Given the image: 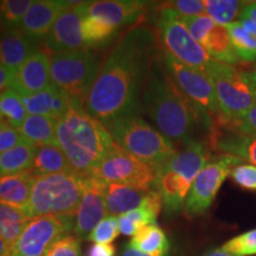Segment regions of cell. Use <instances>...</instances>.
Instances as JSON below:
<instances>
[{
	"mask_svg": "<svg viewBox=\"0 0 256 256\" xmlns=\"http://www.w3.org/2000/svg\"><path fill=\"white\" fill-rule=\"evenodd\" d=\"M56 142L72 171L82 177L92 174L115 144L107 127L90 116L83 104L74 98L68 113L57 120Z\"/></svg>",
	"mask_w": 256,
	"mask_h": 256,
	"instance_id": "3957f363",
	"label": "cell"
},
{
	"mask_svg": "<svg viewBox=\"0 0 256 256\" xmlns=\"http://www.w3.org/2000/svg\"><path fill=\"white\" fill-rule=\"evenodd\" d=\"M0 256H11V247L2 238H0Z\"/></svg>",
	"mask_w": 256,
	"mask_h": 256,
	"instance_id": "681fc988",
	"label": "cell"
},
{
	"mask_svg": "<svg viewBox=\"0 0 256 256\" xmlns=\"http://www.w3.org/2000/svg\"><path fill=\"white\" fill-rule=\"evenodd\" d=\"M241 162H243L241 159L229 154L211 158L191 185L184 206L185 215L188 217L204 215L212 206L224 180L230 177L232 168Z\"/></svg>",
	"mask_w": 256,
	"mask_h": 256,
	"instance_id": "30bf717a",
	"label": "cell"
},
{
	"mask_svg": "<svg viewBox=\"0 0 256 256\" xmlns=\"http://www.w3.org/2000/svg\"><path fill=\"white\" fill-rule=\"evenodd\" d=\"M120 256H148V255L142 254V252L136 250V249H134L130 243H127V244L124 246V248L122 249V252H121Z\"/></svg>",
	"mask_w": 256,
	"mask_h": 256,
	"instance_id": "bcb514c9",
	"label": "cell"
},
{
	"mask_svg": "<svg viewBox=\"0 0 256 256\" xmlns=\"http://www.w3.org/2000/svg\"><path fill=\"white\" fill-rule=\"evenodd\" d=\"M230 177L240 188L256 191V165L241 162L232 168Z\"/></svg>",
	"mask_w": 256,
	"mask_h": 256,
	"instance_id": "ab89813d",
	"label": "cell"
},
{
	"mask_svg": "<svg viewBox=\"0 0 256 256\" xmlns=\"http://www.w3.org/2000/svg\"><path fill=\"white\" fill-rule=\"evenodd\" d=\"M31 0H4L0 2V22L8 30L19 26L32 5Z\"/></svg>",
	"mask_w": 256,
	"mask_h": 256,
	"instance_id": "e575fe53",
	"label": "cell"
},
{
	"mask_svg": "<svg viewBox=\"0 0 256 256\" xmlns=\"http://www.w3.org/2000/svg\"><path fill=\"white\" fill-rule=\"evenodd\" d=\"M147 115L171 142H185L194 138L197 128L206 130L209 136L215 121L200 110L178 88L166 69L162 54L153 58L142 98Z\"/></svg>",
	"mask_w": 256,
	"mask_h": 256,
	"instance_id": "7a4b0ae2",
	"label": "cell"
},
{
	"mask_svg": "<svg viewBox=\"0 0 256 256\" xmlns=\"http://www.w3.org/2000/svg\"><path fill=\"white\" fill-rule=\"evenodd\" d=\"M34 145L23 140L14 148L0 154V177L28 171L34 162Z\"/></svg>",
	"mask_w": 256,
	"mask_h": 256,
	"instance_id": "f546056e",
	"label": "cell"
},
{
	"mask_svg": "<svg viewBox=\"0 0 256 256\" xmlns=\"http://www.w3.org/2000/svg\"><path fill=\"white\" fill-rule=\"evenodd\" d=\"M90 176L107 184L134 185L146 190L154 188L156 183L154 168L130 154L116 144L96 165Z\"/></svg>",
	"mask_w": 256,
	"mask_h": 256,
	"instance_id": "8fae6325",
	"label": "cell"
},
{
	"mask_svg": "<svg viewBox=\"0 0 256 256\" xmlns=\"http://www.w3.org/2000/svg\"><path fill=\"white\" fill-rule=\"evenodd\" d=\"M28 115H43L58 120L68 113L72 98L66 92L52 84L34 94L20 95Z\"/></svg>",
	"mask_w": 256,
	"mask_h": 256,
	"instance_id": "44dd1931",
	"label": "cell"
},
{
	"mask_svg": "<svg viewBox=\"0 0 256 256\" xmlns=\"http://www.w3.org/2000/svg\"><path fill=\"white\" fill-rule=\"evenodd\" d=\"M100 70L98 57L87 49L56 52L50 56L51 81L83 106Z\"/></svg>",
	"mask_w": 256,
	"mask_h": 256,
	"instance_id": "ba28073f",
	"label": "cell"
},
{
	"mask_svg": "<svg viewBox=\"0 0 256 256\" xmlns=\"http://www.w3.org/2000/svg\"><path fill=\"white\" fill-rule=\"evenodd\" d=\"M226 28L232 37L234 50L238 54L240 60L256 62V38L248 34L238 20L226 25Z\"/></svg>",
	"mask_w": 256,
	"mask_h": 256,
	"instance_id": "d6a6232c",
	"label": "cell"
},
{
	"mask_svg": "<svg viewBox=\"0 0 256 256\" xmlns=\"http://www.w3.org/2000/svg\"><path fill=\"white\" fill-rule=\"evenodd\" d=\"M116 249L113 244H104V243H94L89 247L87 256H115Z\"/></svg>",
	"mask_w": 256,
	"mask_h": 256,
	"instance_id": "ee69618b",
	"label": "cell"
},
{
	"mask_svg": "<svg viewBox=\"0 0 256 256\" xmlns=\"http://www.w3.org/2000/svg\"><path fill=\"white\" fill-rule=\"evenodd\" d=\"M215 126L243 134V136L256 138V104L252 106L247 113L236 121H232V122L229 124H215Z\"/></svg>",
	"mask_w": 256,
	"mask_h": 256,
	"instance_id": "f35d334b",
	"label": "cell"
},
{
	"mask_svg": "<svg viewBox=\"0 0 256 256\" xmlns=\"http://www.w3.org/2000/svg\"><path fill=\"white\" fill-rule=\"evenodd\" d=\"M30 220L24 209L0 200V238L10 247L17 241Z\"/></svg>",
	"mask_w": 256,
	"mask_h": 256,
	"instance_id": "f1b7e54d",
	"label": "cell"
},
{
	"mask_svg": "<svg viewBox=\"0 0 256 256\" xmlns=\"http://www.w3.org/2000/svg\"><path fill=\"white\" fill-rule=\"evenodd\" d=\"M106 127L116 145L151 166L154 171L162 168L177 151L171 140L139 115L118 118Z\"/></svg>",
	"mask_w": 256,
	"mask_h": 256,
	"instance_id": "5b68a950",
	"label": "cell"
},
{
	"mask_svg": "<svg viewBox=\"0 0 256 256\" xmlns=\"http://www.w3.org/2000/svg\"><path fill=\"white\" fill-rule=\"evenodd\" d=\"M83 18L76 5L60 12L44 40L48 49L52 54L87 49L82 34Z\"/></svg>",
	"mask_w": 256,
	"mask_h": 256,
	"instance_id": "e0dca14e",
	"label": "cell"
},
{
	"mask_svg": "<svg viewBox=\"0 0 256 256\" xmlns=\"http://www.w3.org/2000/svg\"><path fill=\"white\" fill-rule=\"evenodd\" d=\"M162 208V197L156 188H152L142 206L118 217L119 232L124 236H134L144 226L156 224Z\"/></svg>",
	"mask_w": 256,
	"mask_h": 256,
	"instance_id": "603a6c76",
	"label": "cell"
},
{
	"mask_svg": "<svg viewBox=\"0 0 256 256\" xmlns=\"http://www.w3.org/2000/svg\"><path fill=\"white\" fill-rule=\"evenodd\" d=\"M57 120L43 115H28L19 127V133L24 140L38 145H57L56 142Z\"/></svg>",
	"mask_w": 256,
	"mask_h": 256,
	"instance_id": "4316f807",
	"label": "cell"
},
{
	"mask_svg": "<svg viewBox=\"0 0 256 256\" xmlns=\"http://www.w3.org/2000/svg\"><path fill=\"white\" fill-rule=\"evenodd\" d=\"M166 5L174 8L183 19L206 14L204 0H176V2H168Z\"/></svg>",
	"mask_w": 256,
	"mask_h": 256,
	"instance_id": "60d3db41",
	"label": "cell"
},
{
	"mask_svg": "<svg viewBox=\"0 0 256 256\" xmlns=\"http://www.w3.org/2000/svg\"><path fill=\"white\" fill-rule=\"evenodd\" d=\"M156 51L151 28L138 26L124 34L89 92L84 102L87 113L104 126L118 118L139 115L144 84Z\"/></svg>",
	"mask_w": 256,
	"mask_h": 256,
	"instance_id": "6da1fadb",
	"label": "cell"
},
{
	"mask_svg": "<svg viewBox=\"0 0 256 256\" xmlns=\"http://www.w3.org/2000/svg\"><path fill=\"white\" fill-rule=\"evenodd\" d=\"M146 2L139 0H100V2H81L76 8L83 17H95L112 26L134 24L140 22L145 14Z\"/></svg>",
	"mask_w": 256,
	"mask_h": 256,
	"instance_id": "2e32d148",
	"label": "cell"
},
{
	"mask_svg": "<svg viewBox=\"0 0 256 256\" xmlns=\"http://www.w3.org/2000/svg\"><path fill=\"white\" fill-rule=\"evenodd\" d=\"M183 22L194 40L200 44L211 60L232 66L241 62L234 50L228 28L215 23L206 14L185 18Z\"/></svg>",
	"mask_w": 256,
	"mask_h": 256,
	"instance_id": "5bb4252c",
	"label": "cell"
},
{
	"mask_svg": "<svg viewBox=\"0 0 256 256\" xmlns=\"http://www.w3.org/2000/svg\"><path fill=\"white\" fill-rule=\"evenodd\" d=\"M211 150L256 165V138L214 126L206 140Z\"/></svg>",
	"mask_w": 256,
	"mask_h": 256,
	"instance_id": "ffe728a7",
	"label": "cell"
},
{
	"mask_svg": "<svg viewBox=\"0 0 256 256\" xmlns=\"http://www.w3.org/2000/svg\"><path fill=\"white\" fill-rule=\"evenodd\" d=\"M128 243L145 255L168 256L170 241L164 230L156 223L144 226Z\"/></svg>",
	"mask_w": 256,
	"mask_h": 256,
	"instance_id": "83f0119b",
	"label": "cell"
},
{
	"mask_svg": "<svg viewBox=\"0 0 256 256\" xmlns=\"http://www.w3.org/2000/svg\"><path fill=\"white\" fill-rule=\"evenodd\" d=\"M34 42L20 28L5 31L0 36V64L14 75L25 60L37 51Z\"/></svg>",
	"mask_w": 256,
	"mask_h": 256,
	"instance_id": "7402d4cb",
	"label": "cell"
},
{
	"mask_svg": "<svg viewBox=\"0 0 256 256\" xmlns=\"http://www.w3.org/2000/svg\"><path fill=\"white\" fill-rule=\"evenodd\" d=\"M44 256H81V243L75 235H64L56 240Z\"/></svg>",
	"mask_w": 256,
	"mask_h": 256,
	"instance_id": "74e56055",
	"label": "cell"
},
{
	"mask_svg": "<svg viewBox=\"0 0 256 256\" xmlns=\"http://www.w3.org/2000/svg\"><path fill=\"white\" fill-rule=\"evenodd\" d=\"M52 84L50 76V57L43 51L37 50L12 75L10 88L19 95H25L42 92Z\"/></svg>",
	"mask_w": 256,
	"mask_h": 256,
	"instance_id": "ac0fdd59",
	"label": "cell"
},
{
	"mask_svg": "<svg viewBox=\"0 0 256 256\" xmlns=\"http://www.w3.org/2000/svg\"><path fill=\"white\" fill-rule=\"evenodd\" d=\"M156 28L166 52L178 62L206 72L212 60L200 44L194 40L180 16L168 5L160 8Z\"/></svg>",
	"mask_w": 256,
	"mask_h": 256,
	"instance_id": "9c48e42d",
	"label": "cell"
},
{
	"mask_svg": "<svg viewBox=\"0 0 256 256\" xmlns=\"http://www.w3.org/2000/svg\"><path fill=\"white\" fill-rule=\"evenodd\" d=\"M238 22L248 34L256 38V2H246Z\"/></svg>",
	"mask_w": 256,
	"mask_h": 256,
	"instance_id": "7bdbcfd3",
	"label": "cell"
},
{
	"mask_svg": "<svg viewBox=\"0 0 256 256\" xmlns=\"http://www.w3.org/2000/svg\"><path fill=\"white\" fill-rule=\"evenodd\" d=\"M244 75L248 80L249 84L252 86V90H254L256 94V72H254V70H252V72H244Z\"/></svg>",
	"mask_w": 256,
	"mask_h": 256,
	"instance_id": "7dc6e473",
	"label": "cell"
},
{
	"mask_svg": "<svg viewBox=\"0 0 256 256\" xmlns=\"http://www.w3.org/2000/svg\"><path fill=\"white\" fill-rule=\"evenodd\" d=\"M74 217L31 218L11 247V256H44L56 240L74 229Z\"/></svg>",
	"mask_w": 256,
	"mask_h": 256,
	"instance_id": "4fadbf2b",
	"label": "cell"
},
{
	"mask_svg": "<svg viewBox=\"0 0 256 256\" xmlns=\"http://www.w3.org/2000/svg\"><path fill=\"white\" fill-rule=\"evenodd\" d=\"M212 158L206 142L191 139L182 144L174 156L156 171L154 188L159 192L166 215L184 209L191 185Z\"/></svg>",
	"mask_w": 256,
	"mask_h": 256,
	"instance_id": "277c9868",
	"label": "cell"
},
{
	"mask_svg": "<svg viewBox=\"0 0 256 256\" xmlns=\"http://www.w3.org/2000/svg\"><path fill=\"white\" fill-rule=\"evenodd\" d=\"M32 171L36 176L72 172L66 154L57 145L34 146Z\"/></svg>",
	"mask_w": 256,
	"mask_h": 256,
	"instance_id": "484cf974",
	"label": "cell"
},
{
	"mask_svg": "<svg viewBox=\"0 0 256 256\" xmlns=\"http://www.w3.org/2000/svg\"><path fill=\"white\" fill-rule=\"evenodd\" d=\"M151 190L127 184H107L106 202H107L108 214H110L112 216H120L128 211L138 209L142 206Z\"/></svg>",
	"mask_w": 256,
	"mask_h": 256,
	"instance_id": "cb8c5ba5",
	"label": "cell"
},
{
	"mask_svg": "<svg viewBox=\"0 0 256 256\" xmlns=\"http://www.w3.org/2000/svg\"><path fill=\"white\" fill-rule=\"evenodd\" d=\"M23 140V136H20L17 128L12 127L11 124L0 120V154L14 148V146H17Z\"/></svg>",
	"mask_w": 256,
	"mask_h": 256,
	"instance_id": "b9f144b4",
	"label": "cell"
},
{
	"mask_svg": "<svg viewBox=\"0 0 256 256\" xmlns=\"http://www.w3.org/2000/svg\"><path fill=\"white\" fill-rule=\"evenodd\" d=\"M254 72H256V66H255V69H254Z\"/></svg>",
	"mask_w": 256,
	"mask_h": 256,
	"instance_id": "f907efd6",
	"label": "cell"
},
{
	"mask_svg": "<svg viewBox=\"0 0 256 256\" xmlns=\"http://www.w3.org/2000/svg\"><path fill=\"white\" fill-rule=\"evenodd\" d=\"M81 2H62V0H37L22 20L19 28L32 40H37L46 37L60 14Z\"/></svg>",
	"mask_w": 256,
	"mask_h": 256,
	"instance_id": "d6986e66",
	"label": "cell"
},
{
	"mask_svg": "<svg viewBox=\"0 0 256 256\" xmlns=\"http://www.w3.org/2000/svg\"><path fill=\"white\" fill-rule=\"evenodd\" d=\"M206 74L212 82L220 113V120L215 124L236 121L256 104V94L244 72L212 60Z\"/></svg>",
	"mask_w": 256,
	"mask_h": 256,
	"instance_id": "52a82bcc",
	"label": "cell"
},
{
	"mask_svg": "<svg viewBox=\"0 0 256 256\" xmlns=\"http://www.w3.org/2000/svg\"><path fill=\"white\" fill-rule=\"evenodd\" d=\"M220 248L235 256L256 255V229L235 236L224 243Z\"/></svg>",
	"mask_w": 256,
	"mask_h": 256,
	"instance_id": "d590c367",
	"label": "cell"
},
{
	"mask_svg": "<svg viewBox=\"0 0 256 256\" xmlns=\"http://www.w3.org/2000/svg\"><path fill=\"white\" fill-rule=\"evenodd\" d=\"M119 235V226H118L116 216H107L101 220L95 229L88 236L89 241L95 243H104V244H112V242Z\"/></svg>",
	"mask_w": 256,
	"mask_h": 256,
	"instance_id": "8d00e7d4",
	"label": "cell"
},
{
	"mask_svg": "<svg viewBox=\"0 0 256 256\" xmlns=\"http://www.w3.org/2000/svg\"><path fill=\"white\" fill-rule=\"evenodd\" d=\"M115 31L116 28L106 23L102 19L89 16L83 18L82 34L86 48H94L107 43L114 36Z\"/></svg>",
	"mask_w": 256,
	"mask_h": 256,
	"instance_id": "836d02e7",
	"label": "cell"
},
{
	"mask_svg": "<svg viewBox=\"0 0 256 256\" xmlns=\"http://www.w3.org/2000/svg\"><path fill=\"white\" fill-rule=\"evenodd\" d=\"M162 58L168 74L184 95L200 110L209 114L215 124L218 122L220 120V108L215 89L209 76L204 72L178 62L166 51L162 52Z\"/></svg>",
	"mask_w": 256,
	"mask_h": 256,
	"instance_id": "7c38bea8",
	"label": "cell"
},
{
	"mask_svg": "<svg viewBox=\"0 0 256 256\" xmlns=\"http://www.w3.org/2000/svg\"><path fill=\"white\" fill-rule=\"evenodd\" d=\"M206 4V14L220 25H226L238 20L246 2L238 0H204Z\"/></svg>",
	"mask_w": 256,
	"mask_h": 256,
	"instance_id": "1f68e13d",
	"label": "cell"
},
{
	"mask_svg": "<svg viewBox=\"0 0 256 256\" xmlns=\"http://www.w3.org/2000/svg\"><path fill=\"white\" fill-rule=\"evenodd\" d=\"M84 179L74 171L37 176L26 208L28 217L75 216L82 198Z\"/></svg>",
	"mask_w": 256,
	"mask_h": 256,
	"instance_id": "8992f818",
	"label": "cell"
},
{
	"mask_svg": "<svg viewBox=\"0 0 256 256\" xmlns=\"http://www.w3.org/2000/svg\"><path fill=\"white\" fill-rule=\"evenodd\" d=\"M36 177L32 170L0 177V200L26 211Z\"/></svg>",
	"mask_w": 256,
	"mask_h": 256,
	"instance_id": "d4e9b609",
	"label": "cell"
},
{
	"mask_svg": "<svg viewBox=\"0 0 256 256\" xmlns=\"http://www.w3.org/2000/svg\"><path fill=\"white\" fill-rule=\"evenodd\" d=\"M107 183L89 176L84 179V188L80 206L74 217L72 232L78 240H87L95 226L107 217L106 202Z\"/></svg>",
	"mask_w": 256,
	"mask_h": 256,
	"instance_id": "9a60e30c",
	"label": "cell"
},
{
	"mask_svg": "<svg viewBox=\"0 0 256 256\" xmlns=\"http://www.w3.org/2000/svg\"><path fill=\"white\" fill-rule=\"evenodd\" d=\"M202 256H235V255H232L229 254V252H224L222 248H216V249H212V250L210 252H206V254H203Z\"/></svg>",
	"mask_w": 256,
	"mask_h": 256,
	"instance_id": "c3c4849f",
	"label": "cell"
},
{
	"mask_svg": "<svg viewBox=\"0 0 256 256\" xmlns=\"http://www.w3.org/2000/svg\"><path fill=\"white\" fill-rule=\"evenodd\" d=\"M12 80V72L0 64V94L6 90V87H10Z\"/></svg>",
	"mask_w": 256,
	"mask_h": 256,
	"instance_id": "f6af8a7d",
	"label": "cell"
},
{
	"mask_svg": "<svg viewBox=\"0 0 256 256\" xmlns=\"http://www.w3.org/2000/svg\"><path fill=\"white\" fill-rule=\"evenodd\" d=\"M26 113L20 95L17 92L8 88L0 94V120L19 130L26 119Z\"/></svg>",
	"mask_w": 256,
	"mask_h": 256,
	"instance_id": "4dcf8cb0",
	"label": "cell"
}]
</instances>
